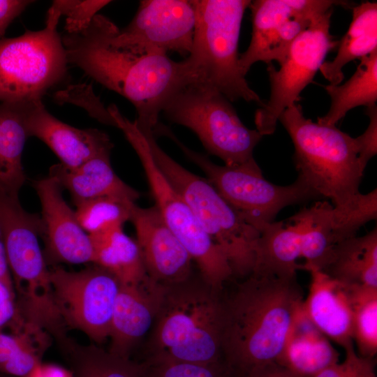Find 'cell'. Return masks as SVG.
<instances>
[{
	"mask_svg": "<svg viewBox=\"0 0 377 377\" xmlns=\"http://www.w3.org/2000/svg\"><path fill=\"white\" fill-rule=\"evenodd\" d=\"M116 27L97 14L84 29L65 34L61 39L68 63L128 99L137 111V127L153 131L165 104L182 84L180 61L166 54H138L115 47L111 35Z\"/></svg>",
	"mask_w": 377,
	"mask_h": 377,
	"instance_id": "cell-1",
	"label": "cell"
},
{
	"mask_svg": "<svg viewBox=\"0 0 377 377\" xmlns=\"http://www.w3.org/2000/svg\"><path fill=\"white\" fill-rule=\"evenodd\" d=\"M296 276L253 272L222 303V360L233 377L276 362L303 303Z\"/></svg>",
	"mask_w": 377,
	"mask_h": 377,
	"instance_id": "cell-2",
	"label": "cell"
},
{
	"mask_svg": "<svg viewBox=\"0 0 377 377\" xmlns=\"http://www.w3.org/2000/svg\"><path fill=\"white\" fill-rule=\"evenodd\" d=\"M219 293L203 279L163 285L149 356L201 364L223 361Z\"/></svg>",
	"mask_w": 377,
	"mask_h": 377,
	"instance_id": "cell-3",
	"label": "cell"
},
{
	"mask_svg": "<svg viewBox=\"0 0 377 377\" xmlns=\"http://www.w3.org/2000/svg\"><path fill=\"white\" fill-rule=\"evenodd\" d=\"M195 10L193 45L181 61L183 84L210 86L230 101H264L249 87L239 67L241 23L249 0H191Z\"/></svg>",
	"mask_w": 377,
	"mask_h": 377,
	"instance_id": "cell-4",
	"label": "cell"
},
{
	"mask_svg": "<svg viewBox=\"0 0 377 377\" xmlns=\"http://www.w3.org/2000/svg\"><path fill=\"white\" fill-rule=\"evenodd\" d=\"M278 121L293 142L298 177L319 197L341 207L360 193L364 170L359 162L354 138L335 126L306 119L297 103L286 108Z\"/></svg>",
	"mask_w": 377,
	"mask_h": 377,
	"instance_id": "cell-5",
	"label": "cell"
},
{
	"mask_svg": "<svg viewBox=\"0 0 377 377\" xmlns=\"http://www.w3.org/2000/svg\"><path fill=\"white\" fill-rule=\"evenodd\" d=\"M145 136L154 162L180 194L199 223L226 256L233 276L246 278L255 267L259 230L229 204L205 178L190 172L157 144L152 131Z\"/></svg>",
	"mask_w": 377,
	"mask_h": 377,
	"instance_id": "cell-6",
	"label": "cell"
},
{
	"mask_svg": "<svg viewBox=\"0 0 377 377\" xmlns=\"http://www.w3.org/2000/svg\"><path fill=\"white\" fill-rule=\"evenodd\" d=\"M108 112L138 156L155 206L164 222L196 263L203 281L220 292L224 283L234 277L226 256L203 230L184 199L161 172L145 136L135 122L124 117L115 105H110Z\"/></svg>",
	"mask_w": 377,
	"mask_h": 377,
	"instance_id": "cell-7",
	"label": "cell"
},
{
	"mask_svg": "<svg viewBox=\"0 0 377 377\" xmlns=\"http://www.w3.org/2000/svg\"><path fill=\"white\" fill-rule=\"evenodd\" d=\"M230 102L210 86L184 83L169 98L162 112L171 122L191 129L207 151L225 165H238L255 160L253 149L263 136L242 122Z\"/></svg>",
	"mask_w": 377,
	"mask_h": 377,
	"instance_id": "cell-8",
	"label": "cell"
},
{
	"mask_svg": "<svg viewBox=\"0 0 377 377\" xmlns=\"http://www.w3.org/2000/svg\"><path fill=\"white\" fill-rule=\"evenodd\" d=\"M156 133L172 140L204 172L220 195L258 230L274 221L283 208L319 197L298 177L290 185H276L264 178L255 160L238 165H217L186 147L165 125L160 124Z\"/></svg>",
	"mask_w": 377,
	"mask_h": 377,
	"instance_id": "cell-9",
	"label": "cell"
},
{
	"mask_svg": "<svg viewBox=\"0 0 377 377\" xmlns=\"http://www.w3.org/2000/svg\"><path fill=\"white\" fill-rule=\"evenodd\" d=\"M47 14L44 29L0 40L1 103L42 100L66 75V50L57 31L61 15L52 6Z\"/></svg>",
	"mask_w": 377,
	"mask_h": 377,
	"instance_id": "cell-10",
	"label": "cell"
},
{
	"mask_svg": "<svg viewBox=\"0 0 377 377\" xmlns=\"http://www.w3.org/2000/svg\"><path fill=\"white\" fill-rule=\"evenodd\" d=\"M332 11L331 8L316 17L293 41L279 69L268 64L270 96L254 117L256 130L263 136L274 132L281 114L300 100V93L313 81L327 53L339 45L330 31Z\"/></svg>",
	"mask_w": 377,
	"mask_h": 377,
	"instance_id": "cell-11",
	"label": "cell"
},
{
	"mask_svg": "<svg viewBox=\"0 0 377 377\" xmlns=\"http://www.w3.org/2000/svg\"><path fill=\"white\" fill-rule=\"evenodd\" d=\"M50 279L64 323L96 343L108 339L120 286L117 278L95 265L77 272L54 267L50 269Z\"/></svg>",
	"mask_w": 377,
	"mask_h": 377,
	"instance_id": "cell-12",
	"label": "cell"
},
{
	"mask_svg": "<svg viewBox=\"0 0 377 377\" xmlns=\"http://www.w3.org/2000/svg\"><path fill=\"white\" fill-rule=\"evenodd\" d=\"M195 26L191 0H142L131 22L123 29L116 27L111 43L138 54L188 55Z\"/></svg>",
	"mask_w": 377,
	"mask_h": 377,
	"instance_id": "cell-13",
	"label": "cell"
},
{
	"mask_svg": "<svg viewBox=\"0 0 377 377\" xmlns=\"http://www.w3.org/2000/svg\"><path fill=\"white\" fill-rule=\"evenodd\" d=\"M41 207L40 214L46 254L52 261L84 264L94 261L89 235L80 225L75 214L63 198L57 179L47 177L33 183Z\"/></svg>",
	"mask_w": 377,
	"mask_h": 377,
	"instance_id": "cell-14",
	"label": "cell"
},
{
	"mask_svg": "<svg viewBox=\"0 0 377 377\" xmlns=\"http://www.w3.org/2000/svg\"><path fill=\"white\" fill-rule=\"evenodd\" d=\"M129 221L135 229L136 242L151 279L172 285L191 278L193 260L155 205L144 208L134 204Z\"/></svg>",
	"mask_w": 377,
	"mask_h": 377,
	"instance_id": "cell-15",
	"label": "cell"
},
{
	"mask_svg": "<svg viewBox=\"0 0 377 377\" xmlns=\"http://www.w3.org/2000/svg\"><path fill=\"white\" fill-rule=\"evenodd\" d=\"M26 125L29 137L43 141L67 168H75L89 160L110 154L109 136L96 128L80 129L59 120L45 108L42 100L27 103Z\"/></svg>",
	"mask_w": 377,
	"mask_h": 377,
	"instance_id": "cell-16",
	"label": "cell"
},
{
	"mask_svg": "<svg viewBox=\"0 0 377 377\" xmlns=\"http://www.w3.org/2000/svg\"><path fill=\"white\" fill-rule=\"evenodd\" d=\"M311 275L303 310L325 337L343 348L353 343V315L348 284L311 265L300 264Z\"/></svg>",
	"mask_w": 377,
	"mask_h": 377,
	"instance_id": "cell-17",
	"label": "cell"
},
{
	"mask_svg": "<svg viewBox=\"0 0 377 377\" xmlns=\"http://www.w3.org/2000/svg\"><path fill=\"white\" fill-rule=\"evenodd\" d=\"M163 285L147 276L137 284H121L114 306L109 352L129 358L133 346L149 331L154 323Z\"/></svg>",
	"mask_w": 377,
	"mask_h": 377,
	"instance_id": "cell-18",
	"label": "cell"
},
{
	"mask_svg": "<svg viewBox=\"0 0 377 377\" xmlns=\"http://www.w3.org/2000/svg\"><path fill=\"white\" fill-rule=\"evenodd\" d=\"M252 35L246 50L239 57V67L244 77L257 61L269 64L281 25L290 17L316 18L323 10L320 0H256L250 3Z\"/></svg>",
	"mask_w": 377,
	"mask_h": 377,
	"instance_id": "cell-19",
	"label": "cell"
},
{
	"mask_svg": "<svg viewBox=\"0 0 377 377\" xmlns=\"http://www.w3.org/2000/svg\"><path fill=\"white\" fill-rule=\"evenodd\" d=\"M110 154L94 157L75 168L60 163L53 165L49 175L54 177L63 189L67 190L76 205L96 198L112 196L132 202L140 193L122 181L113 170Z\"/></svg>",
	"mask_w": 377,
	"mask_h": 377,
	"instance_id": "cell-20",
	"label": "cell"
},
{
	"mask_svg": "<svg viewBox=\"0 0 377 377\" xmlns=\"http://www.w3.org/2000/svg\"><path fill=\"white\" fill-rule=\"evenodd\" d=\"M276 362L299 377H313L328 366L339 362V353L308 318L302 304Z\"/></svg>",
	"mask_w": 377,
	"mask_h": 377,
	"instance_id": "cell-21",
	"label": "cell"
},
{
	"mask_svg": "<svg viewBox=\"0 0 377 377\" xmlns=\"http://www.w3.org/2000/svg\"><path fill=\"white\" fill-rule=\"evenodd\" d=\"M350 285L377 288V230L337 244L320 269Z\"/></svg>",
	"mask_w": 377,
	"mask_h": 377,
	"instance_id": "cell-22",
	"label": "cell"
},
{
	"mask_svg": "<svg viewBox=\"0 0 377 377\" xmlns=\"http://www.w3.org/2000/svg\"><path fill=\"white\" fill-rule=\"evenodd\" d=\"M352 8V21L339 43L337 55L333 60L325 61L319 69L331 85L343 81V68L348 63L377 50L376 2H363Z\"/></svg>",
	"mask_w": 377,
	"mask_h": 377,
	"instance_id": "cell-23",
	"label": "cell"
},
{
	"mask_svg": "<svg viewBox=\"0 0 377 377\" xmlns=\"http://www.w3.org/2000/svg\"><path fill=\"white\" fill-rule=\"evenodd\" d=\"M27 103H0V188L19 194L25 182L22 157L29 138Z\"/></svg>",
	"mask_w": 377,
	"mask_h": 377,
	"instance_id": "cell-24",
	"label": "cell"
},
{
	"mask_svg": "<svg viewBox=\"0 0 377 377\" xmlns=\"http://www.w3.org/2000/svg\"><path fill=\"white\" fill-rule=\"evenodd\" d=\"M93 246V263L109 271L121 284H137L147 276L139 246L116 228L89 235Z\"/></svg>",
	"mask_w": 377,
	"mask_h": 377,
	"instance_id": "cell-25",
	"label": "cell"
},
{
	"mask_svg": "<svg viewBox=\"0 0 377 377\" xmlns=\"http://www.w3.org/2000/svg\"><path fill=\"white\" fill-rule=\"evenodd\" d=\"M353 75L343 84L325 85L330 97L328 112L318 118V123L335 126L346 113L355 107L369 106L377 101V50L360 59Z\"/></svg>",
	"mask_w": 377,
	"mask_h": 377,
	"instance_id": "cell-26",
	"label": "cell"
},
{
	"mask_svg": "<svg viewBox=\"0 0 377 377\" xmlns=\"http://www.w3.org/2000/svg\"><path fill=\"white\" fill-rule=\"evenodd\" d=\"M348 286L353 315V341L360 356L374 358L377 353V288Z\"/></svg>",
	"mask_w": 377,
	"mask_h": 377,
	"instance_id": "cell-27",
	"label": "cell"
},
{
	"mask_svg": "<svg viewBox=\"0 0 377 377\" xmlns=\"http://www.w3.org/2000/svg\"><path fill=\"white\" fill-rule=\"evenodd\" d=\"M22 333L9 334L0 330V371L18 377H28L40 363L42 347L34 343V336L44 331L24 323Z\"/></svg>",
	"mask_w": 377,
	"mask_h": 377,
	"instance_id": "cell-28",
	"label": "cell"
},
{
	"mask_svg": "<svg viewBox=\"0 0 377 377\" xmlns=\"http://www.w3.org/2000/svg\"><path fill=\"white\" fill-rule=\"evenodd\" d=\"M132 202L119 198L104 196L77 204L75 214L82 229L92 235L101 231L123 228L130 220Z\"/></svg>",
	"mask_w": 377,
	"mask_h": 377,
	"instance_id": "cell-29",
	"label": "cell"
},
{
	"mask_svg": "<svg viewBox=\"0 0 377 377\" xmlns=\"http://www.w3.org/2000/svg\"><path fill=\"white\" fill-rule=\"evenodd\" d=\"M73 366L75 377H142L138 364L96 348L75 355Z\"/></svg>",
	"mask_w": 377,
	"mask_h": 377,
	"instance_id": "cell-30",
	"label": "cell"
},
{
	"mask_svg": "<svg viewBox=\"0 0 377 377\" xmlns=\"http://www.w3.org/2000/svg\"><path fill=\"white\" fill-rule=\"evenodd\" d=\"M138 364L142 377H233L223 361L201 364L149 356Z\"/></svg>",
	"mask_w": 377,
	"mask_h": 377,
	"instance_id": "cell-31",
	"label": "cell"
},
{
	"mask_svg": "<svg viewBox=\"0 0 377 377\" xmlns=\"http://www.w3.org/2000/svg\"><path fill=\"white\" fill-rule=\"evenodd\" d=\"M110 1H54V6L61 15H66V33H77L87 28L95 15Z\"/></svg>",
	"mask_w": 377,
	"mask_h": 377,
	"instance_id": "cell-32",
	"label": "cell"
},
{
	"mask_svg": "<svg viewBox=\"0 0 377 377\" xmlns=\"http://www.w3.org/2000/svg\"><path fill=\"white\" fill-rule=\"evenodd\" d=\"M366 114L369 118V123L364 132L354 138L358 159L364 170L369 161L377 153V108L376 104L367 107Z\"/></svg>",
	"mask_w": 377,
	"mask_h": 377,
	"instance_id": "cell-33",
	"label": "cell"
},
{
	"mask_svg": "<svg viewBox=\"0 0 377 377\" xmlns=\"http://www.w3.org/2000/svg\"><path fill=\"white\" fill-rule=\"evenodd\" d=\"M343 349L347 363L346 377H376L374 358L360 356L355 351L353 343Z\"/></svg>",
	"mask_w": 377,
	"mask_h": 377,
	"instance_id": "cell-34",
	"label": "cell"
},
{
	"mask_svg": "<svg viewBox=\"0 0 377 377\" xmlns=\"http://www.w3.org/2000/svg\"><path fill=\"white\" fill-rule=\"evenodd\" d=\"M33 1L0 0V40L12 21Z\"/></svg>",
	"mask_w": 377,
	"mask_h": 377,
	"instance_id": "cell-35",
	"label": "cell"
},
{
	"mask_svg": "<svg viewBox=\"0 0 377 377\" xmlns=\"http://www.w3.org/2000/svg\"><path fill=\"white\" fill-rule=\"evenodd\" d=\"M17 316L14 290L0 281V329Z\"/></svg>",
	"mask_w": 377,
	"mask_h": 377,
	"instance_id": "cell-36",
	"label": "cell"
},
{
	"mask_svg": "<svg viewBox=\"0 0 377 377\" xmlns=\"http://www.w3.org/2000/svg\"><path fill=\"white\" fill-rule=\"evenodd\" d=\"M28 377H73V373L53 364H38Z\"/></svg>",
	"mask_w": 377,
	"mask_h": 377,
	"instance_id": "cell-37",
	"label": "cell"
},
{
	"mask_svg": "<svg viewBox=\"0 0 377 377\" xmlns=\"http://www.w3.org/2000/svg\"><path fill=\"white\" fill-rule=\"evenodd\" d=\"M294 374L276 362L257 369L244 377H293Z\"/></svg>",
	"mask_w": 377,
	"mask_h": 377,
	"instance_id": "cell-38",
	"label": "cell"
},
{
	"mask_svg": "<svg viewBox=\"0 0 377 377\" xmlns=\"http://www.w3.org/2000/svg\"><path fill=\"white\" fill-rule=\"evenodd\" d=\"M0 281L13 290H14L12 276L9 269L1 230L0 228Z\"/></svg>",
	"mask_w": 377,
	"mask_h": 377,
	"instance_id": "cell-39",
	"label": "cell"
}]
</instances>
